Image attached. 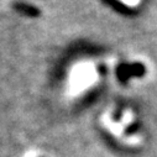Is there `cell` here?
<instances>
[{
  "instance_id": "6da1fadb",
  "label": "cell",
  "mask_w": 157,
  "mask_h": 157,
  "mask_svg": "<svg viewBox=\"0 0 157 157\" xmlns=\"http://www.w3.org/2000/svg\"><path fill=\"white\" fill-rule=\"evenodd\" d=\"M123 2L125 4H128V5H130V6H135L141 2V0H123Z\"/></svg>"
}]
</instances>
